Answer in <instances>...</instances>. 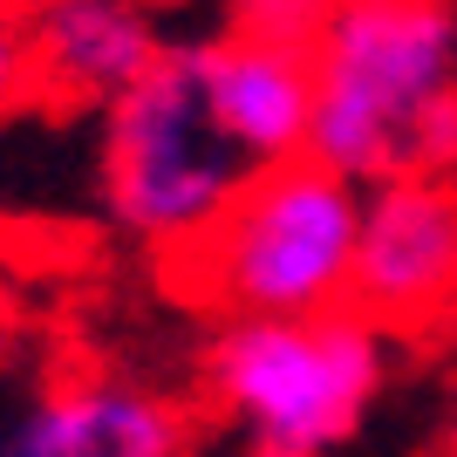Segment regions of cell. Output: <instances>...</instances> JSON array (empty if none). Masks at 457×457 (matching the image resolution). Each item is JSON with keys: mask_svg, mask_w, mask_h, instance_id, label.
Here are the masks:
<instances>
[{"mask_svg": "<svg viewBox=\"0 0 457 457\" xmlns=\"http://www.w3.org/2000/svg\"><path fill=\"white\" fill-rule=\"evenodd\" d=\"M348 307L389 342H437L457 328V178L362 191Z\"/></svg>", "mask_w": 457, "mask_h": 457, "instance_id": "5", "label": "cell"}, {"mask_svg": "<svg viewBox=\"0 0 457 457\" xmlns=\"http://www.w3.org/2000/svg\"><path fill=\"white\" fill-rule=\"evenodd\" d=\"M307 76L314 164L355 191L457 178V0H335Z\"/></svg>", "mask_w": 457, "mask_h": 457, "instance_id": "1", "label": "cell"}, {"mask_svg": "<svg viewBox=\"0 0 457 457\" xmlns=\"http://www.w3.org/2000/svg\"><path fill=\"white\" fill-rule=\"evenodd\" d=\"M14 307H21V287H14V273H7V260H0V342H7V328H14Z\"/></svg>", "mask_w": 457, "mask_h": 457, "instance_id": "11", "label": "cell"}, {"mask_svg": "<svg viewBox=\"0 0 457 457\" xmlns=\"http://www.w3.org/2000/svg\"><path fill=\"white\" fill-rule=\"evenodd\" d=\"M96 171H103L110 219L137 246H151L164 267H178L226 219L232 198L260 178L219 130L198 62H191V41H171V55L103 110Z\"/></svg>", "mask_w": 457, "mask_h": 457, "instance_id": "4", "label": "cell"}, {"mask_svg": "<svg viewBox=\"0 0 457 457\" xmlns=\"http://www.w3.org/2000/svg\"><path fill=\"white\" fill-rule=\"evenodd\" d=\"M335 0H226V28L253 41H280V48H314L321 21Z\"/></svg>", "mask_w": 457, "mask_h": 457, "instance_id": "9", "label": "cell"}, {"mask_svg": "<svg viewBox=\"0 0 457 457\" xmlns=\"http://www.w3.org/2000/svg\"><path fill=\"white\" fill-rule=\"evenodd\" d=\"M191 62L205 82V103L219 116V130L232 137V151L253 171L307 157V123H314V76H307V48H280V41L253 35H191Z\"/></svg>", "mask_w": 457, "mask_h": 457, "instance_id": "8", "label": "cell"}, {"mask_svg": "<svg viewBox=\"0 0 457 457\" xmlns=\"http://www.w3.org/2000/svg\"><path fill=\"white\" fill-rule=\"evenodd\" d=\"M171 55L157 0H28L35 103L110 110Z\"/></svg>", "mask_w": 457, "mask_h": 457, "instance_id": "7", "label": "cell"}, {"mask_svg": "<svg viewBox=\"0 0 457 457\" xmlns=\"http://www.w3.org/2000/svg\"><path fill=\"white\" fill-rule=\"evenodd\" d=\"M355 239L362 191L314 157H287L253 178L226 219L164 273L219 321H314L348 307Z\"/></svg>", "mask_w": 457, "mask_h": 457, "instance_id": "3", "label": "cell"}, {"mask_svg": "<svg viewBox=\"0 0 457 457\" xmlns=\"http://www.w3.org/2000/svg\"><path fill=\"white\" fill-rule=\"evenodd\" d=\"M35 110V62H28V0H0V123Z\"/></svg>", "mask_w": 457, "mask_h": 457, "instance_id": "10", "label": "cell"}, {"mask_svg": "<svg viewBox=\"0 0 457 457\" xmlns=\"http://www.w3.org/2000/svg\"><path fill=\"white\" fill-rule=\"evenodd\" d=\"M198 410L116 362L55 369L0 423V457H191Z\"/></svg>", "mask_w": 457, "mask_h": 457, "instance_id": "6", "label": "cell"}, {"mask_svg": "<svg viewBox=\"0 0 457 457\" xmlns=\"http://www.w3.org/2000/svg\"><path fill=\"white\" fill-rule=\"evenodd\" d=\"M389 369L396 342L342 307L314 321H219L198 389L239 457H335L382 403Z\"/></svg>", "mask_w": 457, "mask_h": 457, "instance_id": "2", "label": "cell"}]
</instances>
